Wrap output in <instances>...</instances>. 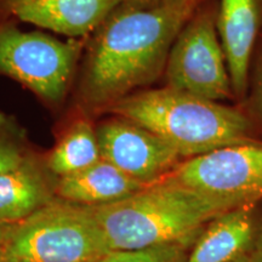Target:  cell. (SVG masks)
<instances>
[{
    "label": "cell",
    "mask_w": 262,
    "mask_h": 262,
    "mask_svg": "<svg viewBox=\"0 0 262 262\" xmlns=\"http://www.w3.org/2000/svg\"><path fill=\"white\" fill-rule=\"evenodd\" d=\"M203 0H123L94 33L78 90L84 113L106 112L165 72L173 42Z\"/></svg>",
    "instance_id": "obj_1"
},
{
    "label": "cell",
    "mask_w": 262,
    "mask_h": 262,
    "mask_svg": "<svg viewBox=\"0 0 262 262\" xmlns=\"http://www.w3.org/2000/svg\"><path fill=\"white\" fill-rule=\"evenodd\" d=\"M106 113L150 130L183 160L257 141L256 127L244 111L168 86L136 91L112 104Z\"/></svg>",
    "instance_id": "obj_2"
},
{
    "label": "cell",
    "mask_w": 262,
    "mask_h": 262,
    "mask_svg": "<svg viewBox=\"0 0 262 262\" xmlns=\"http://www.w3.org/2000/svg\"><path fill=\"white\" fill-rule=\"evenodd\" d=\"M91 208L111 251L164 244L193 247L206 224L229 210L165 179L119 202Z\"/></svg>",
    "instance_id": "obj_3"
},
{
    "label": "cell",
    "mask_w": 262,
    "mask_h": 262,
    "mask_svg": "<svg viewBox=\"0 0 262 262\" xmlns=\"http://www.w3.org/2000/svg\"><path fill=\"white\" fill-rule=\"evenodd\" d=\"M0 250L6 262H97L111 253L93 208L60 198L10 225Z\"/></svg>",
    "instance_id": "obj_4"
},
{
    "label": "cell",
    "mask_w": 262,
    "mask_h": 262,
    "mask_svg": "<svg viewBox=\"0 0 262 262\" xmlns=\"http://www.w3.org/2000/svg\"><path fill=\"white\" fill-rule=\"evenodd\" d=\"M83 41H63L40 32H24L14 24L0 25V74L11 78L51 106L62 103L70 90Z\"/></svg>",
    "instance_id": "obj_5"
},
{
    "label": "cell",
    "mask_w": 262,
    "mask_h": 262,
    "mask_svg": "<svg viewBox=\"0 0 262 262\" xmlns=\"http://www.w3.org/2000/svg\"><path fill=\"white\" fill-rule=\"evenodd\" d=\"M216 15L217 5L202 2L173 42L165 78L170 89L220 102L234 95Z\"/></svg>",
    "instance_id": "obj_6"
},
{
    "label": "cell",
    "mask_w": 262,
    "mask_h": 262,
    "mask_svg": "<svg viewBox=\"0 0 262 262\" xmlns=\"http://www.w3.org/2000/svg\"><path fill=\"white\" fill-rule=\"evenodd\" d=\"M232 209L262 201V142L224 147L182 160L165 178Z\"/></svg>",
    "instance_id": "obj_7"
},
{
    "label": "cell",
    "mask_w": 262,
    "mask_h": 262,
    "mask_svg": "<svg viewBox=\"0 0 262 262\" xmlns=\"http://www.w3.org/2000/svg\"><path fill=\"white\" fill-rule=\"evenodd\" d=\"M96 134L101 158L146 186L165 178L183 160L162 137L126 118H107Z\"/></svg>",
    "instance_id": "obj_8"
},
{
    "label": "cell",
    "mask_w": 262,
    "mask_h": 262,
    "mask_svg": "<svg viewBox=\"0 0 262 262\" xmlns=\"http://www.w3.org/2000/svg\"><path fill=\"white\" fill-rule=\"evenodd\" d=\"M123 0H0V10L22 22L66 35L88 37Z\"/></svg>",
    "instance_id": "obj_9"
},
{
    "label": "cell",
    "mask_w": 262,
    "mask_h": 262,
    "mask_svg": "<svg viewBox=\"0 0 262 262\" xmlns=\"http://www.w3.org/2000/svg\"><path fill=\"white\" fill-rule=\"evenodd\" d=\"M216 26L233 95L239 100H245L250 81L251 56L262 29V0H220Z\"/></svg>",
    "instance_id": "obj_10"
},
{
    "label": "cell",
    "mask_w": 262,
    "mask_h": 262,
    "mask_svg": "<svg viewBox=\"0 0 262 262\" xmlns=\"http://www.w3.org/2000/svg\"><path fill=\"white\" fill-rule=\"evenodd\" d=\"M58 178L34 152L9 171L0 172V221L14 225L57 198Z\"/></svg>",
    "instance_id": "obj_11"
},
{
    "label": "cell",
    "mask_w": 262,
    "mask_h": 262,
    "mask_svg": "<svg viewBox=\"0 0 262 262\" xmlns=\"http://www.w3.org/2000/svg\"><path fill=\"white\" fill-rule=\"evenodd\" d=\"M257 205L239 206L209 221L186 262H232L250 253L261 224Z\"/></svg>",
    "instance_id": "obj_12"
},
{
    "label": "cell",
    "mask_w": 262,
    "mask_h": 262,
    "mask_svg": "<svg viewBox=\"0 0 262 262\" xmlns=\"http://www.w3.org/2000/svg\"><path fill=\"white\" fill-rule=\"evenodd\" d=\"M146 185L101 158L89 168L57 181V198L85 206H102L135 194Z\"/></svg>",
    "instance_id": "obj_13"
},
{
    "label": "cell",
    "mask_w": 262,
    "mask_h": 262,
    "mask_svg": "<svg viewBox=\"0 0 262 262\" xmlns=\"http://www.w3.org/2000/svg\"><path fill=\"white\" fill-rule=\"evenodd\" d=\"M44 158L58 179L94 165L101 159L96 126L85 114L73 120Z\"/></svg>",
    "instance_id": "obj_14"
},
{
    "label": "cell",
    "mask_w": 262,
    "mask_h": 262,
    "mask_svg": "<svg viewBox=\"0 0 262 262\" xmlns=\"http://www.w3.org/2000/svg\"><path fill=\"white\" fill-rule=\"evenodd\" d=\"M32 153L26 131L14 117L0 112V172L18 166Z\"/></svg>",
    "instance_id": "obj_15"
},
{
    "label": "cell",
    "mask_w": 262,
    "mask_h": 262,
    "mask_svg": "<svg viewBox=\"0 0 262 262\" xmlns=\"http://www.w3.org/2000/svg\"><path fill=\"white\" fill-rule=\"evenodd\" d=\"M189 245L164 244L136 250H113L97 262H186Z\"/></svg>",
    "instance_id": "obj_16"
},
{
    "label": "cell",
    "mask_w": 262,
    "mask_h": 262,
    "mask_svg": "<svg viewBox=\"0 0 262 262\" xmlns=\"http://www.w3.org/2000/svg\"><path fill=\"white\" fill-rule=\"evenodd\" d=\"M247 98V112L245 113L254 123L255 127L262 130V47L258 49L250 94Z\"/></svg>",
    "instance_id": "obj_17"
},
{
    "label": "cell",
    "mask_w": 262,
    "mask_h": 262,
    "mask_svg": "<svg viewBox=\"0 0 262 262\" xmlns=\"http://www.w3.org/2000/svg\"><path fill=\"white\" fill-rule=\"evenodd\" d=\"M250 257L253 258L255 262H262V220L258 227L256 239H255L254 247L251 249V251L249 253Z\"/></svg>",
    "instance_id": "obj_18"
},
{
    "label": "cell",
    "mask_w": 262,
    "mask_h": 262,
    "mask_svg": "<svg viewBox=\"0 0 262 262\" xmlns=\"http://www.w3.org/2000/svg\"><path fill=\"white\" fill-rule=\"evenodd\" d=\"M9 228H10V225L4 224V222L0 221V249L3 248V245L5 243V239H6V235H8Z\"/></svg>",
    "instance_id": "obj_19"
},
{
    "label": "cell",
    "mask_w": 262,
    "mask_h": 262,
    "mask_svg": "<svg viewBox=\"0 0 262 262\" xmlns=\"http://www.w3.org/2000/svg\"><path fill=\"white\" fill-rule=\"evenodd\" d=\"M232 262H255L253 258L250 257V255L247 254V255H242V256H239L233 260Z\"/></svg>",
    "instance_id": "obj_20"
},
{
    "label": "cell",
    "mask_w": 262,
    "mask_h": 262,
    "mask_svg": "<svg viewBox=\"0 0 262 262\" xmlns=\"http://www.w3.org/2000/svg\"><path fill=\"white\" fill-rule=\"evenodd\" d=\"M130 2H136V3H159V2H164V0H130Z\"/></svg>",
    "instance_id": "obj_21"
},
{
    "label": "cell",
    "mask_w": 262,
    "mask_h": 262,
    "mask_svg": "<svg viewBox=\"0 0 262 262\" xmlns=\"http://www.w3.org/2000/svg\"><path fill=\"white\" fill-rule=\"evenodd\" d=\"M0 262H6L4 255H3V253H2V250H0Z\"/></svg>",
    "instance_id": "obj_22"
}]
</instances>
